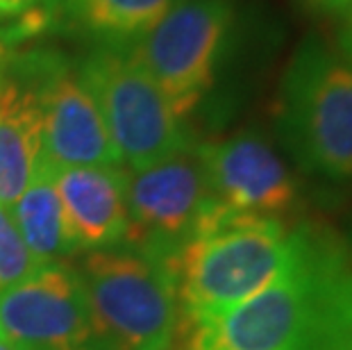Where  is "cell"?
Segmentation results:
<instances>
[{"instance_id":"6da1fadb","label":"cell","mask_w":352,"mask_h":350,"mask_svg":"<svg viewBox=\"0 0 352 350\" xmlns=\"http://www.w3.org/2000/svg\"><path fill=\"white\" fill-rule=\"evenodd\" d=\"M271 285L216 323L179 327L182 350H352V250L323 223H298Z\"/></svg>"},{"instance_id":"7a4b0ae2","label":"cell","mask_w":352,"mask_h":350,"mask_svg":"<svg viewBox=\"0 0 352 350\" xmlns=\"http://www.w3.org/2000/svg\"><path fill=\"white\" fill-rule=\"evenodd\" d=\"M296 230L277 216L230 210L219 200L173 259L179 327L216 323L257 296L282 271Z\"/></svg>"},{"instance_id":"3957f363","label":"cell","mask_w":352,"mask_h":350,"mask_svg":"<svg viewBox=\"0 0 352 350\" xmlns=\"http://www.w3.org/2000/svg\"><path fill=\"white\" fill-rule=\"evenodd\" d=\"M277 130L302 171L352 182V66L316 34L296 48L282 73Z\"/></svg>"},{"instance_id":"277c9868","label":"cell","mask_w":352,"mask_h":350,"mask_svg":"<svg viewBox=\"0 0 352 350\" xmlns=\"http://www.w3.org/2000/svg\"><path fill=\"white\" fill-rule=\"evenodd\" d=\"M109 350H168L179 323L173 264L141 250H89L76 266Z\"/></svg>"},{"instance_id":"5b68a950","label":"cell","mask_w":352,"mask_h":350,"mask_svg":"<svg viewBox=\"0 0 352 350\" xmlns=\"http://www.w3.org/2000/svg\"><path fill=\"white\" fill-rule=\"evenodd\" d=\"M125 168H144L193 148L166 96L127 50L91 48L76 66Z\"/></svg>"},{"instance_id":"8992f818","label":"cell","mask_w":352,"mask_h":350,"mask_svg":"<svg viewBox=\"0 0 352 350\" xmlns=\"http://www.w3.org/2000/svg\"><path fill=\"white\" fill-rule=\"evenodd\" d=\"M234 17L230 0H184L127 48L179 118L189 116L214 87Z\"/></svg>"},{"instance_id":"52a82bcc","label":"cell","mask_w":352,"mask_h":350,"mask_svg":"<svg viewBox=\"0 0 352 350\" xmlns=\"http://www.w3.org/2000/svg\"><path fill=\"white\" fill-rule=\"evenodd\" d=\"M216 203L196 146L144 168H125L123 245L170 262Z\"/></svg>"},{"instance_id":"ba28073f","label":"cell","mask_w":352,"mask_h":350,"mask_svg":"<svg viewBox=\"0 0 352 350\" xmlns=\"http://www.w3.org/2000/svg\"><path fill=\"white\" fill-rule=\"evenodd\" d=\"M12 73L28 82L39 98L41 153L55 166H123L94 98L62 53L32 50L19 55Z\"/></svg>"},{"instance_id":"9c48e42d","label":"cell","mask_w":352,"mask_h":350,"mask_svg":"<svg viewBox=\"0 0 352 350\" xmlns=\"http://www.w3.org/2000/svg\"><path fill=\"white\" fill-rule=\"evenodd\" d=\"M0 334L16 350H109L69 262L43 264L0 294Z\"/></svg>"},{"instance_id":"30bf717a","label":"cell","mask_w":352,"mask_h":350,"mask_svg":"<svg viewBox=\"0 0 352 350\" xmlns=\"http://www.w3.org/2000/svg\"><path fill=\"white\" fill-rule=\"evenodd\" d=\"M196 155L214 198L230 210L284 219L298 205L296 177L259 132L196 144Z\"/></svg>"},{"instance_id":"8fae6325","label":"cell","mask_w":352,"mask_h":350,"mask_svg":"<svg viewBox=\"0 0 352 350\" xmlns=\"http://www.w3.org/2000/svg\"><path fill=\"white\" fill-rule=\"evenodd\" d=\"M55 184L78 252L123 245L127 234L125 166H55Z\"/></svg>"},{"instance_id":"7c38bea8","label":"cell","mask_w":352,"mask_h":350,"mask_svg":"<svg viewBox=\"0 0 352 350\" xmlns=\"http://www.w3.org/2000/svg\"><path fill=\"white\" fill-rule=\"evenodd\" d=\"M184 0H39L46 32L127 50Z\"/></svg>"},{"instance_id":"4fadbf2b","label":"cell","mask_w":352,"mask_h":350,"mask_svg":"<svg viewBox=\"0 0 352 350\" xmlns=\"http://www.w3.org/2000/svg\"><path fill=\"white\" fill-rule=\"evenodd\" d=\"M12 73V71H10ZM41 107L19 76H0V205L14 207L41 155Z\"/></svg>"},{"instance_id":"5bb4252c","label":"cell","mask_w":352,"mask_h":350,"mask_svg":"<svg viewBox=\"0 0 352 350\" xmlns=\"http://www.w3.org/2000/svg\"><path fill=\"white\" fill-rule=\"evenodd\" d=\"M14 221L34 259L43 264L66 262L78 255L69 228H66L62 200L55 184V164L39 155L36 168L25 191L14 203Z\"/></svg>"},{"instance_id":"9a60e30c","label":"cell","mask_w":352,"mask_h":350,"mask_svg":"<svg viewBox=\"0 0 352 350\" xmlns=\"http://www.w3.org/2000/svg\"><path fill=\"white\" fill-rule=\"evenodd\" d=\"M39 266L21 237L12 210L0 205V294L30 278Z\"/></svg>"},{"instance_id":"2e32d148","label":"cell","mask_w":352,"mask_h":350,"mask_svg":"<svg viewBox=\"0 0 352 350\" xmlns=\"http://www.w3.org/2000/svg\"><path fill=\"white\" fill-rule=\"evenodd\" d=\"M298 7L316 19L339 21L352 7V0H296Z\"/></svg>"},{"instance_id":"e0dca14e","label":"cell","mask_w":352,"mask_h":350,"mask_svg":"<svg viewBox=\"0 0 352 350\" xmlns=\"http://www.w3.org/2000/svg\"><path fill=\"white\" fill-rule=\"evenodd\" d=\"M332 46L336 48V53L352 66V7L336 21V32H334Z\"/></svg>"},{"instance_id":"ac0fdd59","label":"cell","mask_w":352,"mask_h":350,"mask_svg":"<svg viewBox=\"0 0 352 350\" xmlns=\"http://www.w3.org/2000/svg\"><path fill=\"white\" fill-rule=\"evenodd\" d=\"M39 0H10V7H12V17H16V14L30 10V7H34Z\"/></svg>"},{"instance_id":"d6986e66","label":"cell","mask_w":352,"mask_h":350,"mask_svg":"<svg viewBox=\"0 0 352 350\" xmlns=\"http://www.w3.org/2000/svg\"><path fill=\"white\" fill-rule=\"evenodd\" d=\"M7 17H12L10 0H0V19H7Z\"/></svg>"},{"instance_id":"ffe728a7","label":"cell","mask_w":352,"mask_h":350,"mask_svg":"<svg viewBox=\"0 0 352 350\" xmlns=\"http://www.w3.org/2000/svg\"><path fill=\"white\" fill-rule=\"evenodd\" d=\"M0 350H16V348H14V346L10 344V341H7V339L3 337V334H0Z\"/></svg>"},{"instance_id":"44dd1931","label":"cell","mask_w":352,"mask_h":350,"mask_svg":"<svg viewBox=\"0 0 352 350\" xmlns=\"http://www.w3.org/2000/svg\"><path fill=\"white\" fill-rule=\"evenodd\" d=\"M343 239H346V243H348V248L352 250V223H350V228L346 230V234H343Z\"/></svg>"}]
</instances>
